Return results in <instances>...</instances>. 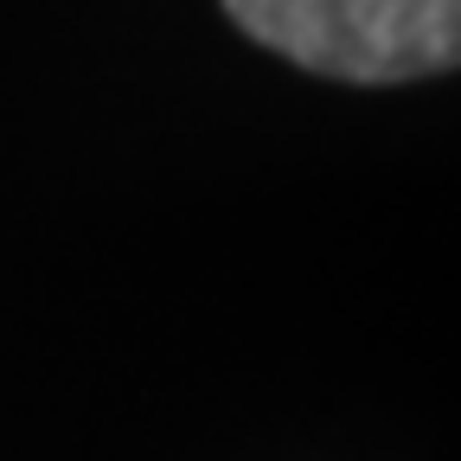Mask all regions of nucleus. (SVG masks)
Segmentation results:
<instances>
[{"label": "nucleus", "instance_id": "f257e3e1", "mask_svg": "<svg viewBox=\"0 0 461 461\" xmlns=\"http://www.w3.org/2000/svg\"><path fill=\"white\" fill-rule=\"evenodd\" d=\"M263 51L333 84H411L461 65V0H218Z\"/></svg>", "mask_w": 461, "mask_h": 461}]
</instances>
